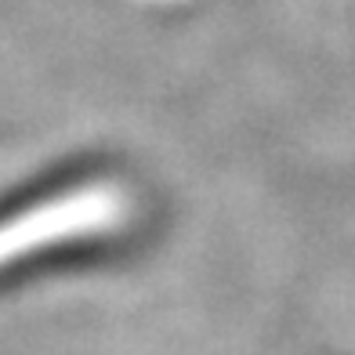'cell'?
Instances as JSON below:
<instances>
[]
</instances>
